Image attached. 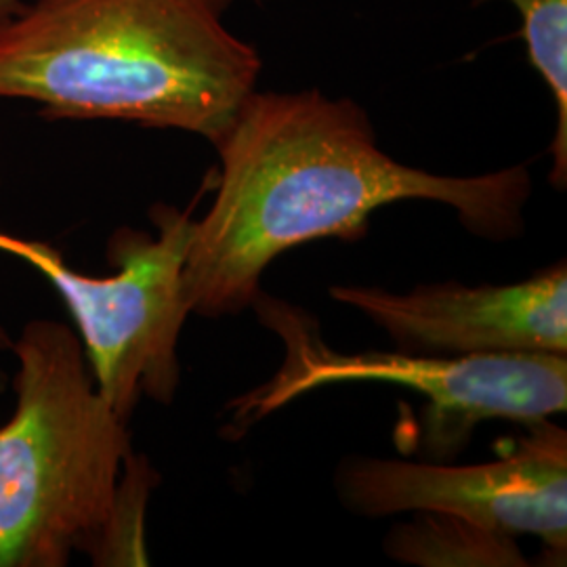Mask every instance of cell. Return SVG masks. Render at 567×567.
Wrapping results in <instances>:
<instances>
[{"label": "cell", "instance_id": "obj_1", "mask_svg": "<svg viewBox=\"0 0 567 567\" xmlns=\"http://www.w3.org/2000/svg\"><path fill=\"white\" fill-rule=\"evenodd\" d=\"M219 179L194 221L183 299L206 318L248 309L267 265L301 244L360 240L370 215L402 200L446 204L471 234L505 243L524 234L526 166L446 177L385 154L358 103L255 91L215 143Z\"/></svg>", "mask_w": 567, "mask_h": 567}, {"label": "cell", "instance_id": "obj_2", "mask_svg": "<svg viewBox=\"0 0 567 567\" xmlns=\"http://www.w3.org/2000/svg\"><path fill=\"white\" fill-rule=\"evenodd\" d=\"M234 0H34L0 23V97L49 121H122L219 142L261 76Z\"/></svg>", "mask_w": 567, "mask_h": 567}, {"label": "cell", "instance_id": "obj_3", "mask_svg": "<svg viewBox=\"0 0 567 567\" xmlns=\"http://www.w3.org/2000/svg\"><path fill=\"white\" fill-rule=\"evenodd\" d=\"M16 410L0 423V567L145 564L150 473L97 391L79 334L32 320L11 343Z\"/></svg>", "mask_w": 567, "mask_h": 567}, {"label": "cell", "instance_id": "obj_4", "mask_svg": "<svg viewBox=\"0 0 567 567\" xmlns=\"http://www.w3.org/2000/svg\"><path fill=\"white\" fill-rule=\"evenodd\" d=\"M250 307L282 339L286 355L274 379L227 405L231 421L225 435L234 440L299 395L337 383H395L426 398L421 442L431 456L442 458L461 452L477 425L489 419L532 425L566 412V355L343 353L324 343L318 320L301 307L264 290Z\"/></svg>", "mask_w": 567, "mask_h": 567}, {"label": "cell", "instance_id": "obj_5", "mask_svg": "<svg viewBox=\"0 0 567 567\" xmlns=\"http://www.w3.org/2000/svg\"><path fill=\"white\" fill-rule=\"evenodd\" d=\"M156 234L121 227L107 243L114 274L84 276L60 250L0 231V250L37 267L60 292L79 328L97 391L128 423L142 398L171 404L179 386L177 343L189 309L183 267L192 243L189 210L156 204Z\"/></svg>", "mask_w": 567, "mask_h": 567}, {"label": "cell", "instance_id": "obj_6", "mask_svg": "<svg viewBox=\"0 0 567 567\" xmlns=\"http://www.w3.org/2000/svg\"><path fill=\"white\" fill-rule=\"evenodd\" d=\"M334 486L351 513H446L508 536H538L550 557L566 559L567 437L553 423L527 425L524 437L482 465H440L349 456Z\"/></svg>", "mask_w": 567, "mask_h": 567}, {"label": "cell", "instance_id": "obj_7", "mask_svg": "<svg viewBox=\"0 0 567 567\" xmlns=\"http://www.w3.org/2000/svg\"><path fill=\"white\" fill-rule=\"evenodd\" d=\"M330 297L362 311L412 355L567 353L566 261L505 286L433 284L404 295L334 286Z\"/></svg>", "mask_w": 567, "mask_h": 567}, {"label": "cell", "instance_id": "obj_8", "mask_svg": "<svg viewBox=\"0 0 567 567\" xmlns=\"http://www.w3.org/2000/svg\"><path fill=\"white\" fill-rule=\"evenodd\" d=\"M385 550L412 566H526L515 536L446 513H423L410 526L395 527L385 538Z\"/></svg>", "mask_w": 567, "mask_h": 567}, {"label": "cell", "instance_id": "obj_9", "mask_svg": "<svg viewBox=\"0 0 567 567\" xmlns=\"http://www.w3.org/2000/svg\"><path fill=\"white\" fill-rule=\"evenodd\" d=\"M484 2V0H475ZM522 16V37L536 72L545 79L557 107V128L550 145V183H567V0H505Z\"/></svg>", "mask_w": 567, "mask_h": 567}, {"label": "cell", "instance_id": "obj_10", "mask_svg": "<svg viewBox=\"0 0 567 567\" xmlns=\"http://www.w3.org/2000/svg\"><path fill=\"white\" fill-rule=\"evenodd\" d=\"M252 2H265V0H252ZM21 4H23L21 0H0V23L9 20Z\"/></svg>", "mask_w": 567, "mask_h": 567}]
</instances>
